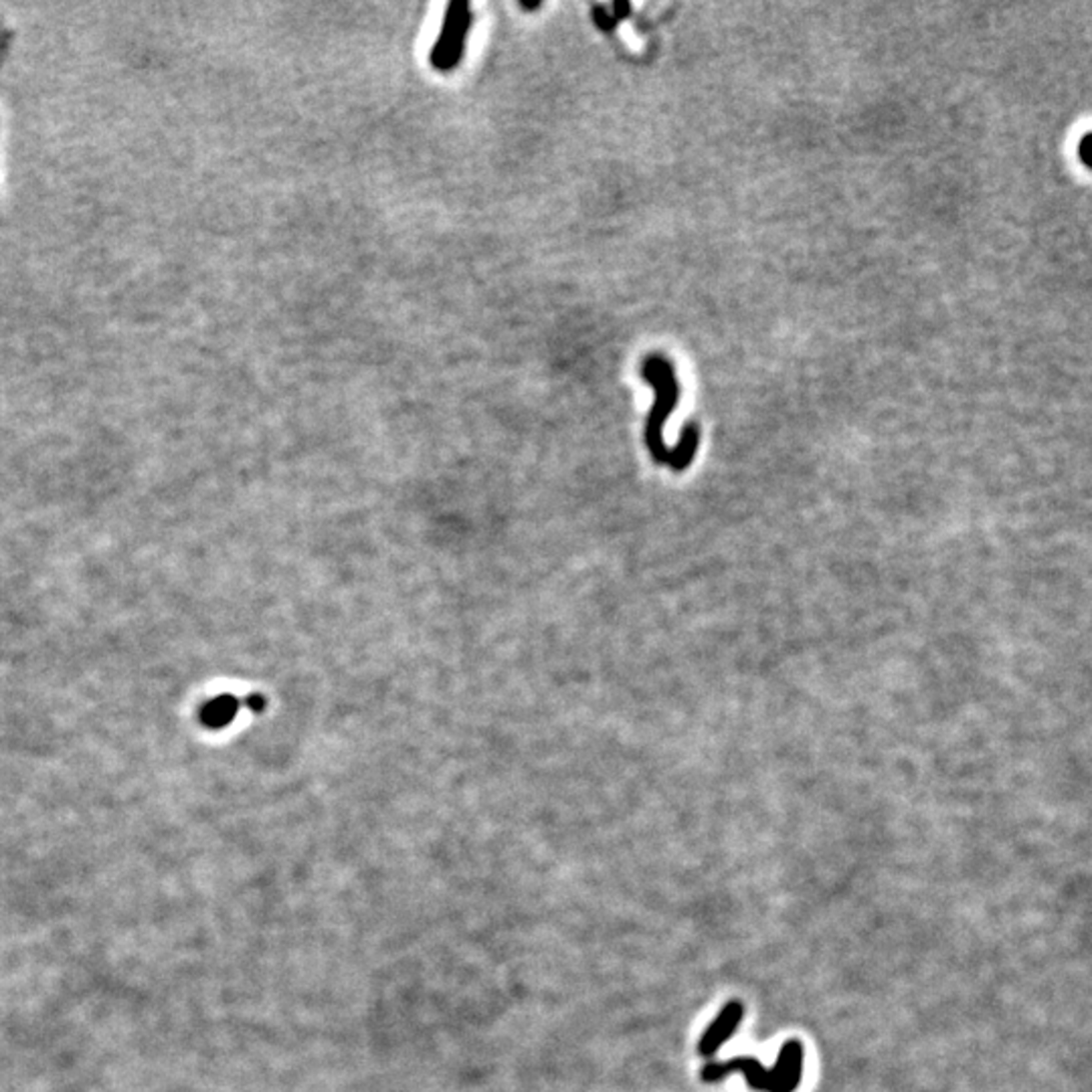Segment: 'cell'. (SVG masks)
Instances as JSON below:
<instances>
[{
    "label": "cell",
    "instance_id": "6da1fadb",
    "mask_svg": "<svg viewBox=\"0 0 1092 1092\" xmlns=\"http://www.w3.org/2000/svg\"><path fill=\"white\" fill-rule=\"evenodd\" d=\"M641 377L653 387V393H655V401L651 405L647 424H645V446L655 464L667 466L671 472L680 474L688 470L696 458L698 444H700V428L696 424L684 426L678 446L669 450L663 444V426L667 422V417L671 415V411L676 409L678 397H680L674 365L661 355H649L641 365Z\"/></svg>",
    "mask_w": 1092,
    "mask_h": 1092
},
{
    "label": "cell",
    "instance_id": "7a4b0ae2",
    "mask_svg": "<svg viewBox=\"0 0 1092 1092\" xmlns=\"http://www.w3.org/2000/svg\"><path fill=\"white\" fill-rule=\"evenodd\" d=\"M803 1046L789 1040L781 1046L777 1064L765 1068L757 1058H734L724 1064H708L702 1068L704 1082H716L732 1072H742L748 1086L759 1092H795L803 1078Z\"/></svg>",
    "mask_w": 1092,
    "mask_h": 1092
},
{
    "label": "cell",
    "instance_id": "3957f363",
    "mask_svg": "<svg viewBox=\"0 0 1092 1092\" xmlns=\"http://www.w3.org/2000/svg\"><path fill=\"white\" fill-rule=\"evenodd\" d=\"M472 27V11L466 0H454L448 5L442 35L430 55L432 65L438 71H452L466 55V39Z\"/></svg>",
    "mask_w": 1092,
    "mask_h": 1092
},
{
    "label": "cell",
    "instance_id": "277c9868",
    "mask_svg": "<svg viewBox=\"0 0 1092 1092\" xmlns=\"http://www.w3.org/2000/svg\"><path fill=\"white\" fill-rule=\"evenodd\" d=\"M744 1016V1007L740 1001H728L724 1010L716 1016V1020L708 1026V1030L702 1034L698 1042V1054L700 1056H712L740 1026Z\"/></svg>",
    "mask_w": 1092,
    "mask_h": 1092
},
{
    "label": "cell",
    "instance_id": "5b68a950",
    "mask_svg": "<svg viewBox=\"0 0 1092 1092\" xmlns=\"http://www.w3.org/2000/svg\"><path fill=\"white\" fill-rule=\"evenodd\" d=\"M237 710H239V700L231 694H223L219 698H213L201 708V722L207 728L217 730L227 726L237 716Z\"/></svg>",
    "mask_w": 1092,
    "mask_h": 1092
},
{
    "label": "cell",
    "instance_id": "8992f818",
    "mask_svg": "<svg viewBox=\"0 0 1092 1092\" xmlns=\"http://www.w3.org/2000/svg\"><path fill=\"white\" fill-rule=\"evenodd\" d=\"M593 19H595V25L601 29V31H613L617 27V21L613 19V15L607 13L605 7H595L593 9Z\"/></svg>",
    "mask_w": 1092,
    "mask_h": 1092
},
{
    "label": "cell",
    "instance_id": "52a82bcc",
    "mask_svg": "<svg viewBox=\"0 0 1092 1092\" xmlns=\"http://www.w3.org/2000/svg\"><path fill=\"white\" fill-rule=\"evenodd\" d=\"M1090 142H1092V136L1086 134L1082 140H1080V146H1078V156H1080V162L1084 166H1090L1092 164V158H1090Z\"/></svg>",
    "mask_w": 1092,
    "mask_h": 1092
},
{
    "label": "cell",
    "instance_id": "ba28073f",
    "mask_svg": "<svg viewBox=\"0 0 1092 1092\" xmlns=\"http://www.w3.org/2000/svg\"><path fill=\"white\" fill-rule=\"evenodd\" d=\"M631 13V5L627 3V0H615L613 3V19L619 23V21H625Z\"/></svg>",
    "mask_w": 1092,
    "mask_h": 1092
},
{
    "label": "cell",
    "instance_id": "9c48e42d",
    "mask_svg": "<svg viewBox=\"0 0 1092 1092\" xmlns=\"http://www.w3.org/2000/svg\"><path fill=\"white\" fill-rule=\"evenodd\" d=\"M247 706H249L251 710H254V712L262 714V712L266 710V706H268V700H266V696H262V694H249Z\"/></svg>",
    "mask_w": 1092,
    "mask_h": 1092
},
{
    "label": "cell",
    "instance_id": "30bf717a",
    "mask_svg": "<svg viewBox=\"0 0 1092 1092\" xmlns=\"http://www.w3.org/2000/svg\"><path fill=\"white\" fill-rule=\"evenodd\" d=\"M521 7L527 11H537L543 7V0H535V3H531V0H521Z\"/></svg>",
    "mask_w": 1092,
    "mask_h": 1092
}]
</instances>
